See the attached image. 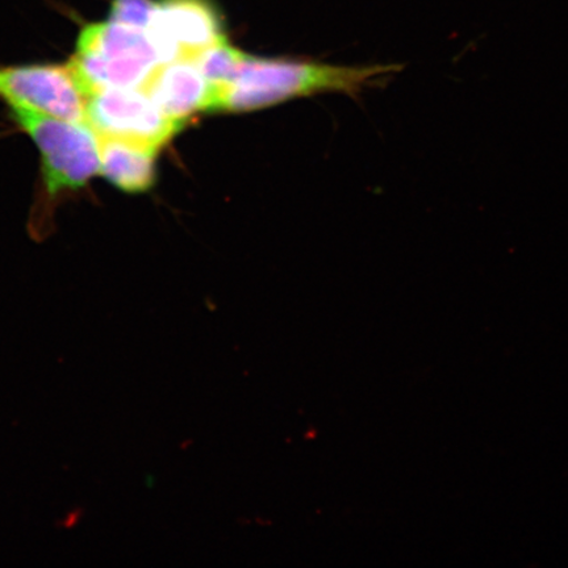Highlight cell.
<instances>
[{
	"instance_id": "cell-8",
	"label": "cell",
	"mask_w": 568,
	"mask_h": 568,
	"mask_svg": "<svg viewBox=\"0 0 568 568\" xmlns=\"http://www.w3.org/2000/svg\"><path fill=\"white\" fill-rule=\"evenodd\" d=\"M101 173L128 194L146 193L158 180V149L126 140L98 138Z\"/></svg>"
},
{
	"instance_id": "cell-10",
	"label": "cell",
	"mask_w": 568,
	"mask_h": 568,
	"mask_svg": "<svg viewBox=\"0 0 568 568\" xmlns=\"http://www.w3.org/2000/svg\"><path fill=\"white\" fill-rule=\"evenodd\" d=\"M155 6L158 2L153 0H113L109 21L148 30L153 20Z\"/></svg>"
},
{
	"instance_id": "cell-6",
	"label": "cell",
	"mask_w": 568,
	"mask_h": 568,
	"mask_svg": "<svg viewBox=\"0 0 568 568\" xmlns=\"http://www.w3.org/2000/svg\"><path fill=\"white\" fill-rule=\"evenodd\" d=\"M163 62L195 60L224 38V19L212 0H159L148 27Z\"/></svg>"
},
{
	"instance_id": "cell-4",
	"label": "cell",
	"mask_w": 568,
	"mask_h": 568,
	"mask_svg": "<svg viewBox=\"0 0 568 568\" xmlns=\"http://www.w3.org/2000/svg\"><path fill=\"white\" fill-rule=\"evenodd\" d=\"M87 123L98 138L165 146L184 126L163 115L144 89H113L88 98Z\"/></svg>"
},
{
	"instance_id": "cell-7",
	"label": "cell",
	"mask_w": 568,
	"mask_h": 568,
	"mask_svg": "<svg viewBox=\"0 0 568 568\" xmlns=\"http://www.w3.org/2000/svg\"><path fill=\"white\" fill-rule=\"evenodd\" d=\"M142 89L163 115L187 125L190 118L203 110L209 82L194 60L175 59L161 63Z\"/></svg>"
},
{
	"instance_id": "cell-11",
	"label": "cell",
	"mask_w": 568,
	"mask_h": 568,
	"mask_svg": "<svg viewBox=\"0 0 568 568\" xmlns=\"http://www.w3.org/2000/svg\"><path fill=\"white\" fill-rule=\"evenodd\" d=\"M81 516H82V510H80V509L71 510V513L65 518H63V520L61 523V527L62 528L75 527V525H77L78 520H80Z\"/></svg>"
},
{
	"instance_id": "cell-9",
	"label": "cell",
	"mask_w": 568,
	"mask_h": 568,
	"mask_svg": "<svg viewBox=\"0 0 568 568\" xmlns=\"http://www.w3.org/2000/svg\"><path fill=\"white\" fill-rule=\"evenodd\" d=\"M241 53L243 51L234 48L224 36L215 44L195 57L194 61L205 81L210 84H223L232 81L239 67Z\"/></svg>"
},
{
	"instance_id": "cell-2",
	"label": "cell",
	"mask_w": 568,
	"mask_h": 568,
	"mask_svg": "<svg viewBox=\"0 0 568 568\" xmlns=\"http://www.w3.org/2000/svg\"><path fill=\"white\" fill-rule=\"evenodd\" d=\"M163 59L146 30L106 20L83 28L67 63L90 98L113 89H142Z\"/></svg>"
},
{
	"instance_id": "cell-5",
	"label": "cell",
	"mask_w": 568,
	"mask_h": 568,
	"mask_svg": "<svg viewBox=\"0 0 568 568\" xmlns=\"http://www.w3.org/2000/svg\"><path fill=\"white\" fill-rule=\"evenodd\" d=\"M0 99L10 109L87 123L88 98L68 65H27L0 69Z\"/></svg>"
},
{
	"instance_id": "cell-3",
	"label": "cell",
	"mask_w": 568,
	"mask_h": 568,
	"mask_svg": "<svg viewBox=\"0 0 568 568\" xmlns=\"http://www.w3.org/2000/svg\"><path fill=\"white\" fill-rule=\"evenodd\" d=\"M10 110L12 119L39 149L49 196L82 189L101 172L98 136L88 123H71L32 111Z\"/></svg>"
},
{
	"instance_id": "cell-1",
	"label": "cell",
	"mask_w": 568,
	"mask_h": 568,
	"mask_svg": "<svg viewBox=\"0 0 568 568\" xmlns=\"http://www.w3.org/2000/svg\"><path fill=\"white\" fill-rule=\"evenodd\" d=\"M388 68H343L241 53L232 81L210 84L202 112L236 113L322 91H358Z\"/></svg>"
}]
</instances>
